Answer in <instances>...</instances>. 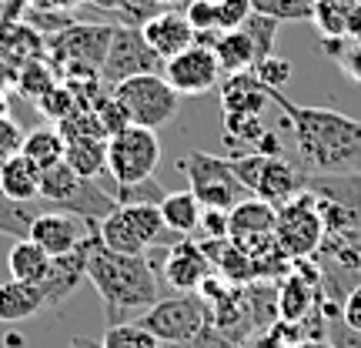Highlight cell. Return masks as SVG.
I'll return each instance as SVG.
<instances>
[{"instance_id":"6da1fadb","label":"cell","mask_w":361,"mask_h":348,"mask_svg":"<svg viewBox=\"0 0 361 348\" xmlns=\"http://www.w3.org/2000/svg\"><path fill=\"white\" fill-rule=\"evenodd\" d=\"M274 107H281L288 128L295 134V148L305 174H351L361 161V121L331 111V107H305L288 101L281 90H271Z\"/></svg>"},{"instance_id":"7a4b0ae2","label":"cell","mask_w":361,"mask_h":348,"mask_svg":"<svg viewBox=\"0 0 361 348\" xmlns=\"http://www.w3.org/2000/svg\"><path fill=\"white\" fill-rule=\"evenodd\" d=\"M87 282L101 295L111 325L130 322V315L147 311L157 298V275L147 255H117L97 241L87 261Z\"/></svg>"},{"instance_id":"3957f363","label":"cell","mask_w":361,"mask_h":348,"mask_svg":"<svg viewBox=\"0 0 361 348\" xmlns=\"http://www.w3.org/2000/svg\"><path fill=\"white\" fill-rule=\"evenodd\" d=\"M305 191L314 194L324 221V238H348L361 245V171L305 174Z\"/></svg>"},{"instance_id":"277c9868","label":"cell","mask_w":361,"mask_h":348,"mask_svg":"<svg viewBox=\"0 0 361 348\" xmlns=\"http://www.w3.org/2000/svg\"><path fill=\"white\" fill-rule=\"evenodd\" d=\"M97 234L101 245L117 255H147V248L178 241V234L168 232L157 205H117L97 224Z\"/></svg>"},{"instance_id":"5b68a950","label":"cell","mask_w":361,"mask_h":348,"mask_svg":"<svg viewBox=\"0 0 361 348\" xmlns=\"http://www.w3.org/2000/svg\"><path fill=\"white\" fill-rule=\"evenodd\" d=\"M228 164H231L234 178L245 184L251 198H261V201H268L274 208L288 205L305 188V171L295 168L284 157H268L258 155V151H238V155H228Z\"/></svg>"},{"instance_id":"8992f818","label":"cell","mask_w":361,"mask_h":348,"mask_svg":"<svg viewBox=\"0 0 361 348\" xmlns=\"http://www.w3.org/2000/svg\"><path fill=\"white\" fill-rule=\"evenodd\" d=\"M114 101L124 107L130 124L137 128H164L180 111V94L171 88L164 74H137L111 88Z\"/></svg>"},{"instance_id":"52a82bcc","label":"cell","mask_w":361,"mask_h":348,"mask_svg":"<svg viewBox=\"0 0 361 348\" xmlns=\"http://www.w3.org/2000/svg\"><path fill=\"white\" fill-rule=\"evenodd\" d=\"M178 171L188 178V191L201 201V208H214V211H231L234 205H241L247 188L234 178L228 157L207 155V151H191L178 161Z\"/></svg>"},{"instance_id":"ba28073f","label":"cell","mask_w":361,"mask_h":348,"mask_svg":"<svg viewBox=\"0 0 361 348\" xmlns=\"http://www.w3.org/2000/svg\"><path fill=\"white\" fill-rule=\"evenodd\" d=\"M324 241V221L318 215L314 194L305 191L291 198L288 205L278 208V221H274V245L288 261H301L318 255Z\"/></svg>"},{"instance_id":"9c48e42d","label":"cell","mask_w":361,"mask_h":348,"mask_svg":"<svg viewBox=\"0 0 361 348\" xmlns=\"http://www.w3.org/2000/svg\"><path fill=\"white\" fill-rule=\"evenodd\" d=\"M137 322L161 345H191L194 338H201L211 318H207V305L201 301V295H174L154 301Z\"/></svg>"},{"instance_id":"30bf717a","label":"cell","mask_w":361,"mask_h":348,"mask_svg":"<svg viewBox=\"0 0 361 348\" xmlns=\"http://www.w3.org/2000/svg\"><path fill=\"white\" fill-rule=\"evenodd\" d=\"M161 161V141L157 131L130 124L121 134L107 138V174L114 184H137L144 178H154Z\"/></svg>"},{"instance_id":"8fae6325","label":"cell","mask_w":361,"mask_h":348,"mask_svg":"<svg viewBox=\"0 0 361 348\" xmlns=\"http://www.w3.org/2000/svg\"><path fill=\"white\" fill-rule=\"evenodd\" d=\"M161 71H164V61L147 47L141 27L114 24L111 44H107V54H104L101 74H97L101 84L114 88V84H121V80H128V78H137V74H161Z\"/></svg>"},{"instance_id":"7c38bea8","label":"cell","mask_w":361,"mask_h":348,"mask_svg":"<svg viewBox=\"0 0 361 348\" xmlns=\"http://www.w3.org/2000/svg\"><path fill=\"white\" fill-rule=\"evenodd\" d=\"M164 80L178 90L180 97H197V94H207V90L221 88L224 80V71H221L218 57L211 47L204 44H191L188 51H180L178 57L164 61Z\"/></svg>"},{"instance_id":"4fadbf2b","label":"cell","mask_w":361,"mask_h":348,"mask_svg":"<svg viewBox=\"0 0 361 348\" xmlns=\"http://www.w3.org/2000/svg\"><path fill=\"white\" fill-rule=\"evenodd\" d=\"M97 224L101 221H84L78 215H71V211L44 208L30 224V241H37L51 258H57V255H67L78 245H84L90 234L97 232Z\"/></svg>"},{"instance_id":"5bb4252c","label":"cell","mask_w":361,"mask_h":348,"mask_svg":"<svg viewBox=\"0 0 361 348\" xmlns=\"http://www.w3.org/2000/svg\"><path fill=\"white\" fill-rule=\"evenodd\" d=\"M161 275H164V282H168L178 295H197V288H201L211 275H218V271H214L211 258L204 255V248L197 245V241L178 238V241L168 248V255H164Z\"/></svg>"},{"instance_id":"9a60e30c","label":"cell","mask_w":361,"mask_h":348,"mask_svg":"<svg viewBox=\"0 0 361 348\" xmlns=\"http://www.w3.org/2000/svg\"><path fill=\"white\" fill-rule=\"evenodd\" d=\"M97 241H101V234L94 232L87 241H84V245H78L74 251H67V255H57V258H51V275H47V282L40 284L47 308L64 305L67 298L78 292V284L87 278V261H90V251L97 248Z\"/></svg>"},{"instance_id":"2e32d148","label":"cell","mask_w":361,"mask_h":348,"mask_svg":"<svg viewBox=\"0 0 361 348\" xmlns=\"http://www.w3.org/2000/svg\"><path fill=\"white\" fill-rule=\"evenodd\" d=\"M111 30L114 27H94V24H80L71 27L57 37V57H67L78 64L80 74H101L104 54L111 44Z\"/></svg>"},{"instance_id":"e0dca14e","label":"cell","mask_w":361,"mask_h":348,"mask_svg":"<svg viewBox=\"0 0 361 348\" xmlns=\"http://www.w3.org/2000/svg\"><path fill=\"white\" fill-rule=\"evenodd\" d=\"M141 34H144V40H147V47H151L161 61L178 57L180 51H188V47L194 44V27L188 24L184 11L154 13L147 24H141Z\"/></svg>"},{"instance_id":"ac0fdd59","label":"cell","mask_w":361,"mask_h":348,"mask_svg":"<svg viewBox=\"0 0 361 348\" xmlns=\"http://www.w3.org/2000/svg\"><path fill=\"white\" fill-rule=\"evenodd\" d=\"M268 104H274L271 101V90L264 88L251 71H241V74H224V80H221V107H224V114L261 117Z\"/></svg>"},{"instance_id":"d6986e66","label":"cell","mask_w":361,"mask_h":348,"mask_svg":"<svg viewBox=\"0 0 361 348\" xmlns=\"http://www.w3.org/2000/svg\"><path fill=\"white\" fill-rule=\"evenodd\" d=\"M318 308V284L305 282L298 271H288L278 284V318L288 325H301Z\"/></svg>"},{"instance_id":"ffe728a7","label":"cell","mask_w":361,"mask_h":348,"mask_svg":"<svg viewBox=\"0 0 361 348\" xmlns=\"http://www.w3.org/2000/svg\"><path fill=\"white\" fill-rule=\"evenodd\" d=\"M40 174L44 171L24 157L20 151L11 155L4 161V171H0V191L13 198V201H40Z\"/></svg>"},{"instance_id":"44dd1931","label":"cell","mask_w":361,"mask_h":348,"mask_svg":"<svg viewBox=\"0 0 361 348\" xmlns=\"http://www.w3.org/2000/svg\"><path fill=\"white\" fill-rule=\"evenodd\" d=\"M7 271L20 284H44L51 275V255L30 238L13 241V248L7 251Z\"/></svg>"},{"instance_id":"7402d4cb","label":"cell","mask_w":361,"mask_h":348,"mask_svg":"<svg viewBox=\"0 0 361 348\" xmlns=\"http://www.w3.org/2000/svg\"><path fill=\"white\" fill-rule=\"evenodd\" d=\"M47 308L40 284H20V282H0V322H27Z\"/></svg>"},{"instance_id":"603a6c76","label":"cell","mask_w":361,"mask_h":348,"mask_svg":"<svg viewBox=\"0 0 361 348\" xmlns=\"http://www.w3.org/2000/svg\"><path fill=\"white\" fill-rule=\"evenodd\" d=\"M211 51H214L224 74H241V71H251V67L258 64V51H255L251 37H247L241 27L238 30H221L218 37H214V44H211Z\"/></svg>"},{"instance_id":"cb8c5ba5","label":"cell","mask_w":361,"mask_h":348,"mask_svg":"<svg viewBox=\"0 0 361 348\" xmlns=\"http://www.w3.org/2000/svg\"><path fill=\"white\" fill-rule=\"evenodd\" d=\"M64 164L78 178L97 181L107 171V141L104 138H71L64 151Z\"/></svg>"},{"instance_id":"d4e9b609","label":"cell","mask_w":361,"mask_h":348,"mask_svg":"<svg viewBox=\"0 0 361 348\" xmlns=\"http://www.w3.org/2000/svg\"><path fill=\"white\" fill-rule=\"evenodd\" d=\"M161 211V218L168 224L171 234H178V238H188L191 232H197V224H201V201L194 198L191 191H168L164 194V201L157 205Z\"/></svg>"},{"instance_id":"484cf974","label":"cell","mask_w":361,"mask_h":348,"mask_svg":"<svg viewBox=\"0 0 361 348\" xmlns=\"http://www.w3.org/2000/svg\"><path fill=\"white\" fill-rule=\"evenodd\" d=\"M64 151H67V141H64V134L57 131V124H51V128H34L30 134H24V144H20V155L30 157L40 171L61 164V161H64Z\"/></svg>"},{"instance_id":"4316f807","label":"cell","mask_w":361,"mask_h":348,"mask_svg":"<svg viewBox=\"0 0 361 348\" xmlns=\"http://www.w3.org/2000/svg\"><path fill=\"white\" fill-rule=\"evenodd\" d=\"M44 208V201H13L0 191V234H11L17 241L30 238V224Z\"/></svg>"},{"instance_id":"83f0119b","label":"cell","mask_w":361,"mask_h":348,"mask_svg":"<svg viewBox=\"0 0 361 348\" xmlns=\"http://www.w3.org/2000/svg\"><path fill=\"white\" fill-rule=\"evenodd\" d=\"M101 348H164V345L141 322H121L104 332Z\"/></svg>"},{"instance_id":"f1b7e54d","label":"cell","mask_w":361,"mask_h":348,"mask_svg":"<svg viewBox=\"0 0 361 348\" xmlns=\"http://www.w3.org/2000/svg\"><path fill=\"white\" fill-rule=\"evenodd\" d=\"M251 7L284 24V20H314L318 0H251Z\"/></svg>"},{"instance_id":"f546056e","label":"cell","mask_w":361,"mask_h":348,"mask_svg":"<svg viewBox=\"0 0 361 348\" xmlns=\"http://www.w3.org/2000/svg\"><path fill=\"white\" fill-rule=\"evenodd\" d=\"M251 74H255L268 90H281L284 94L288 80L295 78V64H291L288 57H281V54H268V57H261L258 64L251 67Z\"/></svg>"},{"instance_id":"4dcf8cb0","label":"cell","mask_w":361,"mask_h":348,"mask_svg":"<svg viewBox=\"0 0 361 348\" xmlns=\"http://www.w3.org/2000/svg\"><path fill=\"white\" fill-rule=\"evenodd\" d=\"M278 27H281V20H274V17H268V13H251L245 20V30L247 37H251V44H255V51H258V61L261 57H268V54H274V40H278Z\"/></svg>"},{"instance_id":"1f68e13d","label":"cell","mask_w":361,"mask_h":348,"mask_svg":"<svg viewBox=\"0 0 361 348\" xmlns=\"http://www.w3.org/2000/svg\"><path fill=\"white\" fill-rule=\"evenodd\" d=\"M114 201L117 205H161L164 201V184L154 178H144L137 184H114Z\"/></svg>"},{"instance_id":"d6a6232c","label":"cell","mask_w":361,"mask_h":348,"mask_svg":"<svg viewBox=\"0 0 361 348\" xmlns=\"http://www.w3.org/2000/svg\"><path fill=\"white\" fill-rule=\"evenodd\" d=\"M37 101H40V111L51 117V121H57V124H61V121H64V117L71 114L74 107H80L78 97H74V90H71V88H61V84H54L47 94H40Z\"/></svg>"},{"instance_id":"836d02e7","label":"cell","mask_w":361,"mask_h":348,"mask_svg":"<svg viewBox=\"0 0 361 348\" xmlns=\"http://www.w3.org/2000/svg\"><path fill=\"white\" fill-rule=\"evenodd\" d=\"M94 114H97V121H101V131L107 134V138H114V134H121L124 128H130L128 114H124V107L114 101V94L107 90L101 101L94 104Z\"/></svg>"},{"instance_id":"e575fe53","label":"cell","mask_w":361,"mask_h":348,"mask_svg":"<svg viewBox=\"0 0 361 348\" xmlns=\"http://www.w3.org/2000/svg\"><path fill=\"white\" fill-rule=\"evenodd\" d=\"M255 13L251 0H218L214 4V17H218V30H238L245 20Z\"/></svg>"},{"instance_id":"d590c367","label":"cell","mask_w":361,"mask_h":348,"mask_svg":"<svg viewBox=\"0 0 361 348\" xmlns=\"http://www.w3.org/2000/svg\"><path fill=\"white\" fill-rule=\"evenodd\" d=\"M184 17L194 27V34H211L218 30V17H214V4L211 0H188L184 4Z\"/></svg>"},{"instance_id":"8d00e7d4","label":"cell","mask_w":361,"mask_h":348,"mask_svg":"<svg viewBox=\"0 0 361 348\" xmlns=\"http://www.w3.org/2000/svg\"><path fill=\"white\" fill-rule=\"evenodd\" d=\"M328 322V342L331 348H361V332L348 328V325L341 322V315L338 318H324Z\"/></svg>"},{"instance_id":"74e56055","label":"cell","mask_w":361,"mask_h":348,"mask_svg":"<svg viewBox=\"0 0 361 348\" xmlns=\"http://www.w3.org/2000/svg\"><path fill=\"white\" fill-rule=\"evenodd\" d=\"M204 238H228V211H214V208H204L201 211V224H197Z\"/></svg>"},{"instance_id":"f35d334b","label":"cell","mask_w":361,"mask_h":348,"mask_svg":"<svg viewBox=\"0 0 361 348\" xmlns=\"http://www.w3.org/2000/svg\"><path fill=\"white\" fill-rule=\"evenodd\" d=\"M20 144H24V134H20V128L13 124L11 117H0V155L11 157L20 151Z\"/></svg>"},{"instance_id":"ab89813d","label":"cell","mask_w":361,"mask_h":348,"mask_svg":"<svg viewBox=\"0 0 361 348\" xmlns=\"http://www.w3.org/2000/svg\"><path fill=\"white\" fill-rule=\"evenodd\" d=\"M341 322L348 325V328H355V332H361V282L341 301Z\"/></svg>"},{"instance_id":"60d3db41","label":"cell","mask_w":361,"mask_h":348,"mask_svg":"<svg viewBox=\"0 0 361 348\" xmlns=\"http://www.w3.org/2000/svg\"><path fill=\"white\" fill-rule=\"evenodd\" d=\"M245 348H291L288 345V338L281 335V328L274 325V328H268V332H258V335H251L245 342Z\"/></svg>"},{"instance_id":"b9f144b4","label":"cell","mask_w":361,"mask_h":348,"mask_svg":"<svg viewBox=\"0 0 361 348\" xmlns=\"http://www.w3.org/2000/svg\"><path fill=\"white\" fill-rule=\"evenodd\" d=\"M191 348H238L234 342H228V338L221 335V332H214L211 325H207L204 332H201V338H194Z\"/></svg>"},{"instance_id":"7bdbcfd3","label":"cell","mask_w":361,"mask_h":348,"mask_svg":"<svg viewBox=\"0 0 361 348\" xmlns=\"http://www.w3.org/2000/svg\"><path fill=\"white\" fill-rule=\"evenodd\" d=\"M90 4H94V7H101V11H114V13H121L128 0H90Z\"/></svg>"},{"instance_id":"ee69618b","label":"cell","mask_w":361,"mask_h":348,"mask_svg":"<svg viewBox=\"0 0 361 348\" xmlns=\"http://www.w3.org/2000/svg\"><path fill=\"white\" fill-rule=\"evenodd\" d=\"M71 348H101V342H94V338H74Z\"/></svg>"},{"instance_id":"f6af8a7d","label":"cell","mask_w":361,"mask_h":348,"mask_svg":"<svg viewBox=\"0 0 361 348\" xmlns=\"http://www.w3.org/2000/svg\"><path fill=\"white\" fill-rule=\"evenodd\" d=\"M154 4L161 7V11H174V7H184L188 0H154Z\"/></svg>"},{"instance_id":"bcb514c9","label":"cell","mask_w":361,"mask_h":348,"mask_svg":"<svg viewBox=\"0 0 361 348\" xmlns=\"http://www.w3.org/2000/svg\"><path fill=\"white\" fill-rule=\"evenodd\" d=\"M7 345H11V348H20V335H7Z\"/></svg>"},{"instance_id":"7dc6e473","label":"cell","mask_w":361,"mask_h":348,"mask_svg":"<svg viewBox=\"0 0 361 348\" xmlns=\"http://www.w3.org/2000/svg\"><path fill=\"white\" fill-rule=\"evenodd\" d=\"M4 161H7V157H4V155H0V171H4Z\"/></svg>"},{"instance_id":"c3c4849f","label":"cell","mask_w":361,"mask_h":348,"mask_svg":"<svg viewBox=\"0 0 361 348\" xmlns=\"http://www.w3.org/2000/svg\"><path fill=\"white\" fill-rule=\"evenodd\" d=\"M358 271H361V258H358Z\"/></svg>"},{"instance_id":"681fc988","label":"cell","mask_w":361,"mask_h":348,"mask_svg":"<svg viewBox=\"0 0 361 348\" xmlns=\"http://www.w3.org/2000/svg\"><path fill=\"white\" fill-rule=\"evenodd\" d=\"M211 4H218V0H211Z\"/></svg>"}]
</instances>
